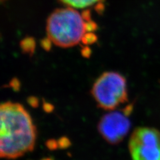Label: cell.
Here are the masks:
<instances>
[{"mask_svg": "<svg viewBox=\"0 0 160 160\" xmlns=\"http://www.w3.org/2000/svg\"><path fill=\"white\" fill-rule=\"evenodd\" d=\"M0 156L6 159L23 156L34 149L36 127L22 104L6 102L0 106Z\"/></svg>", "mask_w": 160, "mask_h": 160, "instance_id": "1", "label": "cell"}, {"mask_svg": "<svg viewBox=\"0 0 160 160\" xmlns=\"http://www.w3.org/2000/svg\"><path fill=\"white\" fill-rule=\"evenodd\" d=\"M96 29L88 12L80 13L75 8L67 7L55 10L48 19V38L56 46L71 48L77 46Z\"/></svg>", "mask_w": 160, "mask_h": 160, "instance_id": "2", "label": "cell"}, {"mask_svg": "<svg viewBox=\"0 0 160 160\" xmlns=\"http://www.w3.org/2000/svg\"><path fill=\"white\" fill-rule=\"evenodd\" d=\"M98 106L113 111L128 101L126 79L116 72H106L97 78L91 89Z\"/></svg>", "mask_w": 160, "mask_h": 160, "instance_id": "3", "label": "cell"}, {"mask_svg": "<svg viewBox=\"0 0 160 160\" xmlns=\"http://www.w3.org/2000/svg\"><path fill=\"white\" fill-rule=\"evenodd\" d=\"M128 147L132 160H160V132L153 128H137Z\"/></svg>", "mask_w": 160, "mask_h": 160, "instance_id": "4", "label": "cell"}, {"mask_svg": "<svg viewBox=\"0 0 160 160\" xmlns=\"http://www.w3.org/2000/svg\"><path fill=\"white\" fill-rule=\"evenodd\" d=\"M132 108L128 106L119 111H110L100 119L98 124V132L108 143L118 144L127 136L131 128L129 115Z\"/></svg>", "mask_w": 160, "mask_h": 160, "instance_id": "5", "label": "cell"}, {"mask_svg": "<svg viewBox=\"0 0 160 160\" xmlns=\"http://www.w3.org/2000/svg\"><path fill=\"white\" fill-rule=\"evenodd\" d=\"M68 7L75 9H85L101 4L104 0H59Z\"/></svg>", "mask_w": 160, "mask_h": 160, "instance_id": "6", "label": "cell"}]
</instances>
